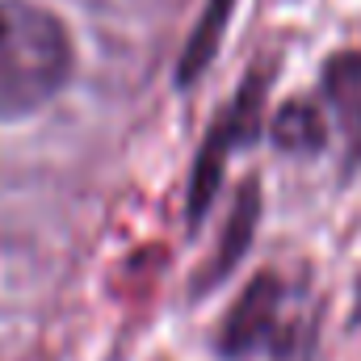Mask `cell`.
<instances>
[{"label":"cell","mask_w":361,"mask_h":361,"mask_svg":"<svg viewBox=\"0 0 361 361\" xmlns=\"http://www.w3.org/2000/svg\"><path fill=\"white\" fill-rule=\"evenodd\" d=\"M76 47L63 17L38 0H0V118L47 105L72 80Z\"/></svg>","instance_id":"6da1fadb"},{"label":"cell","mask_w":361,"mask_h":361,"mask_svg":"<svg viewBox=\"0 0 361 361\" xmlns=\"http://www.w3.org/2000/svg\"><path fill=\"white\" fill-rule=\"evenodd\" d=\"M324 97L341 122L349 164H361V51H341L324 68Z\"/></svg>","instance_id":"3957f363"},{"label":"cell","mask_w":361,"mask_h":361,"mask_svg":"<svg viewBox=\"0 0 361 361\" xmlns=\"http://www.w3.org/2000/svg\"><path fill=\"white\" fill-rule=\"evenodd\" d=\"M273 135H277V143H281L286 152H319V143H324V135H328V122H324V114H319L315 105L290 101V105L277 114Z\"/></svg>","instance_id":"5b68a950"},{"label":"cell","mask_w":361,"mask_h":361,"mask_svg":"<svg viewBox=\"0 0 361 361\" xmlns=\"http://www.w3.org/2000/svg\"><path fill=\"white\" fill-rule=\"evenodd\" d=\"M231 4H235V0H206V17H202L197 30L189 34V47H185V55H180V63H177V85H193V80L202 76V68L214 59L219 38H223L227 17H231Z\"/></svg>","instance_id":"277c9868"},{"label":"cell","mask_w":361,"mask_h":361,"mask_svg":"<svg viewBox=\"0 0 361 361\" xmlns=\"http://www.w3.org/2000/svg\"><path fill=\"white\" fill-rule=\"evenodd\" d=\"M307 315V307L286 290L277 273H261L248 281V290L235 298V307L223 319L219 345L227 357H248V353H273L281 336L294 328V319Z\"/></svg>","instance_id":"7a4b0ae2"}]
</instances>
